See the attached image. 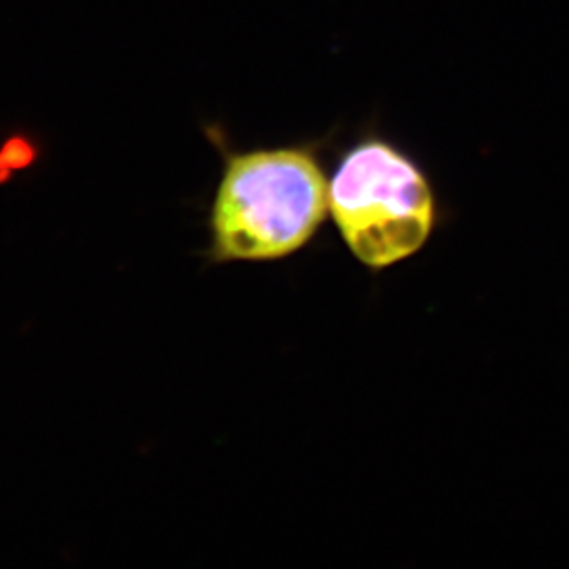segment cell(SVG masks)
I'll return each mask as SVG.
<instances>
[{
  "instance_id": "cell-2",
  "label": "cell",
  "mask_w": 569,
  "mask_h": 569,
  "mask_svg": "<svg viewBox=\"0 0 569 569\" xmlns=\"http://www.w3.org/2000/svg\"><path fill=\"white\" fill-rule=\"evenodd\" d=\"M328 212L350 253L375 271L419 253L439 218L425 170L383 137L345 151L328 181Z\"/></svg>"
},
{
  "instance_id": "cell-1",
  "label": "cell",
  "mask_w": 569,
  "mask_h": 569,
  "mask_svg": "<svg viewBox=\"0 0 569 569\" xmlns=\"http://www.w3.org/2000/svg\"><path fill=\"white\" fill-rule=\"evenodd\" d=\"M328 212V179L307 146L229 157L212 207V257L279 260L305 248Z\"/></svg>"
},
{
  "instance_id": "cell-3",
  "label": "cell",
  "mask_w": 569,
  "mask_h": 569,
  "mask_svg": "<svg viewBox=\"0 0 569 569\" xmlns=\"http://www.w3.org/2000/svg\"><path fill=\"white\" fill-rule=\"evenodd\" d=\"M28 157H32V151L27 140H8L4 148L0 150V181H4L6 172L24 167L30 161Z\"/></svg>"
}]
</instances>
